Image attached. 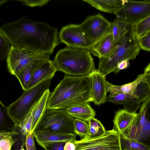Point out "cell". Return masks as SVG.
<instances>
[{
  "instance_id": "cell-1",
  "label": "cell",
  "mask_w": 150,
  "mask_h": 150,
  "mask_svg": "<svg viewBox=\"0 0 150 150\" xmlns=\"http://www.w3.org/2000/svg\"><path fill=\"white\" fill-rule=\"evenodd\" d=\"M0 32L11 46L26 51L50 54L60 43L57 28L25 16L3 24Z\"/></svg>"
},
{
  "instance_id": "cell-2",
  "label": "cell",
  "mask_w": 150,
  "mask_h": 150,
  "mask_svg": "<svg viewBox=\"0 0 150 150\" xmlns=\"http://www.w3.org/2000/svg\"><path fill=\"white\" fill-rule=\"evenodd\" d=\"M90 75L74 76L65 75L50 93L47 109H65L79 104L93 102Z\"/></svg>"
},
{
  "instance_id": "cell-3",
  "label": "cell",
  "mask_w": 150,
  "mask_h": 150,
  "mask_svg": "<svg viewBox=\"0 0 150 150\" xmlns=\"http://www.w3.org/2000/svg\"><path fill=\"white\" fill-rule=\"evenodd\" d=\"M52 62L57 71L70 76H89L95 70L94 61L88 49L67 46L59 50Z\"/></svg>"
},
{
  "instance_id": "cell-4",
  "label": "cell",
  "mask_w": 150,
  "mask_h": 150,
  "mask_svg": "<svg viewBox=\"0 0 150 150\" xmlns=\"http://www.w3.org/2000/svg\"><path fill=\"white\" fill-rule=\"evenodd\" d=\"M134 25L114 45L107 56L99 58L98 69L104 76L115 72L117 64L125 59L134 60L141 50L134 34Z\"/></svg>"
},
{
  "instance_id": "cell-5",
  "label": "cell",
  "mask_w": 150,
  "mask_h": 150,
  "mask_svg": "<svg viewBox=\"0 0 150 150\" xmlns=\"http://www.w3.org/2000/svg\"><path fill=\"white\" fill-rule=\"evenodd\" d=\"M51 79L45 80L24 91L18 99L7 107L10 116L16 124L26 117L44 92L49 89Z\"/></svg>"
},
{
  "instance_id": "cell-6",
  "label": "cell",
  "mask_w": 150,
  "mask_h": 150,
  "mask_svg": "<svg viewBox=\"0 0 150 150\" xmlns=\"http://www.w3.org/2000/svg\"><path fill=\"white\" fill-rule=\"evenodd\" d=\"M74 119L64 109H47L34 132L52 131L74 133Z\"/></svg>"
},
{
  "instance_id": "cell-7",
  "label": "cell",
  "mask_w": 150,
  "mask_h": 150,
  "mask_svg": "<svg viewBox=\"0 0 150 150\" xmlns=\"http://www.w3.org/2000/svg\"><path fill=\"white\" fill-rule=\"evenodd\" d=\"M73 142L75 150H121L120 134L114 129L100 136L81 138Z\"/></svg>"
},
{
  "instance_id": "cell-8",
  "label": "cell",
  "mask_w": 150,
  "mask_h": 150,
  "mask_svg": "<svg viewBox=\"0 0 150 150\" xmlns=\"http://www.w3.org/2000/svg\"><path fill=\"white\" fill-rule=\"evenodd\" d=\"M50 54L21 50L11 46L6 58L8 71L14 75L19 70L40 59H50Z\"/></svg>"
},
{
  "instance_id": "cell-9",
  "label": "cell",
  "mask_w": 150,
  "mask_h": 150,
  "mask_svg": "<svg viewBox=\"0 0 150 150\" xmlns=\"http://www.w3.org/2000/svg\"><path fill=\"white\" fill-rule=\"evenodd\" d=\"M115 14L117 19L130 24L135 25L150 16V0H127Z\"/></svg>"
},
{
  "instance_id": "cell-10",
  "label": "cell",
  "mask_w": 150,
  "mask_h": 150,
  "mask_svg": "<svg viewBox=\"0 0 150 150\" xmlns=\"http://www.w3.org/2000/svg\"><path fill=\"white\" fill-rule=\"evenodd\" d=\"M111 24V23L102 15L98 14L88 17L79 25L92 45L110 31Z\"/></svg>"
},
{
  "instance_id": "cell-11",
  "label": "cell",
  "mask_w": 150,
  "mask_h": 150,
  "mask_svg": "<svg viewBox=\"0 0 150 150\" xmlns=\"http://www.w3.org/2000/svg\"><path fill=\"white\" fill-rule=\"evenodd\" d=\"M58 36L60 42L68 47L89 49L92 45L79 24H71L63 27Z\"/></svg>"
},
{
  "instance_id": "cell-12",
  "label": "cell",
  "mask_w": 150,
  "mask_h": 150,
  "mask_svg": "<svg viewBox=\"0 0 150 150\" xmlns=\"http://www.w3.org/2000/svg\"><path fill=\"white\" fill-rule=\"evenodd\" d=\"M56 71L50 59L37 61L33 66L32 77L28 89L45 80L52 79Z\"/></svg>"
},
{
  "instance_id": "cell-13",
  "label": "cell",
  "mask_w": 150,
  "mask_h": 150,
  "mask_svg": "<svg viewBox=\"0 0 150 150\" xmlns=\"http://www.w3.org/2000/svg\"><path fill=\"white\" fill-rule=\"evenodd\" d=\"M89 75L91 79L93 102L97 105L103 104L107 99L105 76L96 69Z\"/></svg>"
},
{
  "instance_id": "cell-14",
  "label": "cell",
  "mask_w": 150,
  "mask_h": 150,
  "mask_svg": "<svg viewBox=\"0 0 150 150\" xmlns=\"http://www.w3.org/2000/svg\"><path fill=\"white\" fill-rule=\"evenodd\" d=\"M136 95L127 100L123 109L130 112H136L140 104L150 97V86L144 82L140 83L135 92Z\"/></svg>"
},
{
  "instance_id": "cell-15",
  "label": "cell",
  "mask_w": 150,
  "mask_h": 150,
  "mask_svg": "<svg viewBox=\"0 0 150 150\" xmlns=\"http://www.w3.org/2000/svg\"><path fill=\"white\" fill-rule=\"evenodd\" d=\"M33 133L38 144L54 142H73L77 135L75 132L66 133L52 131L38 132Z\"/></svg>"
},
{
  "instance_id": "cell-16",
  "label": "cell",
  "mask_w": 150,
  "mask_h": 150,
  "mask_svg": "<svg viewBox=\"0 0 150 150\" xmlns=\"http://www.w3.org/2000/svg\"><path fill=\"white\" fill-rule=\"evenodd\" d=\"M114 42L110 30L91 46L89 50L92 54L99 58L108 55L112 51Z\"/></svg>"
},
{
  "instance_id": "cell-17",
  "label": "cell",
  "mask_w": 150,
  "mask_h": 150,
  "mask_svg": "<svg viewBox=\"0 0 150 150\" xmlns=\"http://www.w3.org/2000/svg\"><path fill=\"white\" fill-rule=\"evenodd\" d=\"M145 82L150 85V79L147 78L146 73L139 75L132 82L122 86H116L107 81L106 83V92H110V95L124 93L134 95L137 86L141 82Z\"/></svg>"
},
{
  "instance_id": "cell-18",
  "label": "cell",
  "mask_w": 150,
  "mask_h": 150,
  "mask_svg": "<svg viewBox=\"0 0 150 150\" xmlns=\"http://www.w3.org/2000/svg\"><path fill=\"white\" fill-rule=\"evenodd\" d=\"M137 115L136 112H130L123 109L116 111L113 120L114 129L120 134L124 132L128 129Z\"/></svg>"
},
{
  "instance_id": "cell-19",
  "label": "cell",
  "mask_w": 150,
  "mask_h": 150,
  "mask_svg": "<svg viewBox=\"0 0 150 150\" xmlns=\"http://www.w3.org/2000/svg\"><path fill=\"white\" fill-rule=\"evenodd\" d=\"M50 93L49 89L46 90L32 109L31 112L32 121L30 134L34 132L47 110V105Z\"/></svg>"
},
{
  "instance_id": "cell-20",
  "label": "cell",
  "mask_w": 150,
  "mask_h": 150,
  "mask_svg": "<svg viewBox=\"0 0 150 150\" xmlns=\"http://www.w3.org/2000/svg\"><path fill=\"white\" fill-rule=\"evenodd\" d=\"M65 110L71 117L86 122L94 117L96 115L94 110L88 103L76 105Z\"/></svg>"
},
{
  "instance_id": "cell-21",
  "label": "cell",
  "mask_w": 150,
  "mask_h": 150,
  "mask_svg": "<svg viewBox=\"0 0 150 150\" xmlns=\"http://www.w3.org/2000/svg\"><path fill=\"white\" fill-rule=\"evenodd\" d=\"M100 11L115 13L124 5L127 0H83Z\"/></svg>"
},
{
  "instance_id": "cell-22",
  "label": "cell",
  "mask_w": 150,
  "mask_h": 150,
  "mask_svg": "<svg viewBox=\"0 0 150 150\" xmlns=\"http://www.w3.org/2000/svg\"><path fill=\"white\" fill-rule=\"evenodd\" d=\"M134 25L116 18L111 23L110 30L114 42V45Z\"/></svg>"
},
{
  "instance_id": "cell-23",
  "label": "cell",
  "mask_w": 150,
  "mask_h": 150,
  "mask_svg": "<svg viewBox=\"0 0 150 150\" xmlns=\"http://www.w3.org/2000/svg\"><path fill=\"white\" fill-rule=\"evenodd\" d=\"M16 125L9 113L7 107L0 100V132L12 130Z\"/></svg>"
},
{
  "instance_id": "cell-24",
  "label": "cell",
  "mask_w": 150,
  "mask_h": 150,
  "mask_svg": "<svg viewBox=\"0 0 150 150\" xmlns=\"http://www.w3.org/2000/svg\"><path fill=\"white\" fill-rule=\"evenodd\" d=\"M18 133L15 127L11 131L0 132V150H11Z\"/></svg>"
},
{
  "instance_id": "cell-25",
  "label": "cell",
  "mask_w": 150,
  "mask_h": 150,
  "mask_svg": "<svg viewBox=\"0 0 150 150\" xmlns=\"http://www.w3.org/2000/svg\"><path fill=\"white\" fill-rule=\"evenodd\" d=\"M120 142L121 150H150V148L143 143L136 139L128 138L122 133L120 134Z\"/></svg>"
},
{
  "instance_id": "cell-26",
  "label": "cell",
  "mask_w": 150,
  "mask_h": 150,
  "mask_svg": "<svg viewBox=\"0 0 150 150\" xmlns=\"http://www.w3.org/2000/svg\"><path fill=\"white\" fill-rule=\"evenodd\" d=\"M33 65L26 67L19 70L15 75L19 80L24 91L28 89L31 81Z\"/></svg>"
},
{
  "instance_id": "cell-27",
  "label": "cell",
  "mask_w": 150,
  "mask_h": 150,
  "mask_svg": "<svg viewBox=\"0 0 150 150\" xmlns=\"http://www.w3.org/2000/svg\"><path fill=\"white\" fill-rule=\"evenodd\" d=\"M150 32V16L134 25V36L137 42L142 36Z\"/></svg>"
},
{
  "instance_id": "cell-28",
  "label": "cell",
  "mask_w": 150,
  "mask_h": 150,
  "mask_svg": "<svg viewBox=\"0 0 150 150\" xmlns=\"http://www.w3.org/2000/svg\"><path fill=\"white\" fill-rule=\"evenodd\" d=\"M91 137H96L103 135L106 130L101 122L94 117L87 121Z\"/></svg>"
},
{
  "instance_id": "cell-29",
  "label": "cell",
  "mask_w": 150,
  "mask_h": 150,
  "mask_svg": "<svg viewBox=\"0 0 150 150\" xmlns=\"http://www.w3.org/2000/svg\"><path fill=\"white\" fill-rule=\"evenodd\" d=\"M74 132L81 138L91 137L88 124L85 121L76 118L73 120Z\"/></svg>"
},
{
  "instance_id": "cell-30",
  "label": "cell",
  "mask_w": 150,
  "mask_h": 150,
  "mask_svg": "<svg viewBox=\"0 0 150 150\" xmlns=\"http://www.w3.org/2000/svg\"><path fill=\"white\" fill-rule=\"evenodd\" d=\"M10 43L6 37L0 32V60L6 58L10 52Z\"/></svg>"
},
{
  "instance_id": "cell-31",
  "label": "cell",
  "mask_w": 150,
  "mask_h": 150,
  "mask_svg": "<svg viewBox=\"0 0 150 150\" xmlns=\"http://www.w3.org/2000/svg\"><path fill=\"white\" fill-rule=\"evenodd\" d=\"M32 121V117L31 112L26 117L18 124H16V126L19 131L26 137L30 132Z\"/></svg>"
},
{
  "instance_id": "cell-32",
  "label": "cell",
  "mask_w": 150,
  "mask_h": 150,
  "mask_svg": "<svg viewBox=\"0 0 150 150\" xmlns=\"http://www.w3.org/2000/svg\"><path fill=\"white\" fill-rule=\"evenodd\" d=\"M135 95V93L134 95L124 93L109 94L107 97L106 101H110L115 103L124 105L127 100Z\"/></svg>"
},
{
  "instance_id": "cell-33",
  "label": "cell",
  "mask_w": 150,
  "mask_h": 150,
  "mask_svg": "<svg viewBox=\"0 0 150 150\" xmlns=\"http://www.w3.org/2000/svg\"><path fill=\"white\" fill-rule=\"evenodd\" d=\"M150 136V122L147 118L146 116L145 123L138 135L136 140L140 142L143 143Z\"/></svg>"
},
{
  "instance_id": "cell-34",
  "label": "cell",
  "mask_w": 150,
  "mask_h": 150,
  "mask_svg": "<svg viewBox=\"0 0 150 150\" xmlns=\"http://www.w3.org/2000/svg\"><path fill=\"white\" fill-rule=\"evenodd\" d=\"M66 142H54L40 143L38 144L45 150H64Z\"/></svg>"
},
{
  "instance_id": "cell-35",
  "label": "cell",
  "mask_w": 150,
  "mask_h": 150,
  "mask_svg": "<svg viewBox=\"0 0 150 150\" xmlns=\"http://www.w3.org/2000/svg\"><path fill=\"white\" fill-rule=\"evenodd\" d=\"M15 128L18 132L17 134L18 139L13 144L11 150H21L25 145L26 137L19 131L17 127L15 126Z\"/></svg>"
},
{
  "instance_id": "cell-36",
  "label": "cell",
  "mask_w": 150,
  "mask_h": 150,
  "mask_svg": "<svg viewBox=\"0 0 150 150\" xmlns=\"http://www.w3.org/2000/svg\"><path fill=\"white\" fill-rule=\"evenodd\" d=\"M141 49L149 52L150 50V32L142 36L138 42Z\"/></svg>"
},
{
  "instance_id": "cell-37",
  "label": "cell",
  "mask_w": 150,
  "mask_h": 150,
  "mask_svg": "<svg viewBox=\"0 0 150 150\" xmlns=\"http://www.w3.org/2000/svg\"><path fill=\"white\" fill-rule=\"evenodd\" d=\"M24 5L30 7L41 6L47 4L49 0H18Z\"/></svg>"
},
{
  "instance_id": "cell-38",
  "label": "cell",
  "mask_w": 150,
  "mask_h": 150,
  "mask_svg": "<svg viewBox=\"0 0 150 150\" xmlns=\"http://www.w3.org/2000/svg\"><path fill=\"white\" fill-rule=\"evenodd\" d=\"M25 145L27 150H37L35 147L33 133H29L26 137Z\"/></svg>"
},
{
  "instance_id": "cell-39",
  "label": "cell",
  "mask_w": 150,
  "mask_h": 150,
  "mask_svg": "<svg viewBox=\"0 0 150 150\" xmlns=\"http://www.w3.org/2000/svg\"><path fill=\"white\" fill-rule=\"evenodd\" d=\"M129 60L125 59L123 60L118 63L117 66V69L115 72L117 73L120 70L127 68L129 66Z\"/></svg>"
},
{
  "instance_id": "cell-40",
  "label": "cell",
  "mask_w": 150,
  "mask_h": 150,
  "mask_svg": "<svg viewBox=\"0 0 150 150\" xmlns=\"http://www.w3.org/2000/svg\"><path fill=\"white\" fill-rule=\"evenodd\" d=\"M75 147L73 142H66L64 148V150H75Z\"/></svg>"
},
{
  "instance_id": "cell-41",
  "label": "cell",
  "mask_w": 150,
  "mask_h": 150,
  "mask_svg": "<svg viewBox=\"0 0 150 150\" xmlns=\"http://www.w3.org/2000/svg\"><path fill=\"white\" fill-rule=\"evenodd\" d=\"M8 1L7 0H0V6L2 5L5 2Z\"/></svg>"
},
{
  "instance_id": "cell-42",
  "label": "cell",
  "mask_w": 150,
  "mask_h": 150,
  "mask_svg": "<svg viewBox=\"0 0 150 150\" xmlns=\"http://www.w3.org/2000/svg\"><path fill=\"white\" fill-rule=\"evenodd\" d=\"M21 150H25L24 148H22Z\"/></svg>"
},
{
  "instance_id": "cell-43",
  "label": "cell",
  "mask_w": 150,
  "mask_h": 150,
  "mask_svg": "<svg viewBox=\"0 0 150 150\" xmlns=\"http://www.w3.org/2000/svg\"><path fill=\"white\" fill-rule=\"evenodd\" d=\"M122 150H127V149H123Z\"/></svg>"
}]
</instances>
